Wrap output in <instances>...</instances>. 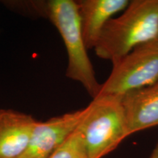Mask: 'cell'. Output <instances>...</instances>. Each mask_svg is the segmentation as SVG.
Listing matches in <instances>:
<instances>
[{
	"instance_id": "obj_5",
	"label": "cell",
	"mask_w": 158,
	"mask_h": 158,
	"mask_svg": "<svg viewBox=\"0 0 158 158\" xmlns=\"http://www.w3.org/2000/svg\"><path fill=\"white\" fill-rule=\"evenodd\" d=\"M89 107L37 121L30 142L19 158H49L80 125Z\"/></svg>"
},
{
	"instance_id": "obj_1",
	"label": "cell",
	"mask_w": 158,
	"mask_h": 158,
	"mask_svg": "<svg viewBox=\"0 0 158 158\" xmlns=\"http://www.w3.org/2000/svg\"><path fill=\"white\" fill-rule=\"evenodd\" d=\"M13 10L29 15L47 19L62 37L68 53L66 76L80 83L89 94L98 97L101 84L97 80L83 36L78 7L73 0H37L6 2Z\"/></svg>"
},
{
	"instance_id": "obj_9",
	"label": "cell",
	"mask_w": 158,
	"mask_h": 158,
	"mask_svg": "<svg viewBox=\"0 0 158 158\" xmlns=\"http://www.w3.org/2000/svg\"><path fill=\"white\" fill-rule=\"evenodd\" d=\"M49 158H89L79 126Z\"/></svg>"
},
{
	"instance_id": "obj_4",
	"label": "cell",
	"mask_w": 158,
	"mask_h": 158,
	"mask_svg": "<svg viewBox=\"0 0 158 158\" xmlns=\"http://www.w3.org/2000/svg\"><path fill=\"white\" fill-rule=\"evenodd\" d=\"M98 97H122L158 81V40L140 45L113 63Z\"/></svg>"
},
{
	"instance_id": "obj_6",
	"label": "cell",
	"mask_w": 158,
	"mask_h": 158,
	"mask_svg": "<svg viewBox=\"0 0 158 158\" xmlns=\"http://www.w3.org/2000/svg\"><path fill=\"white\" fill-rule=\"evenodd\" d=\"M37 120L12 109H0V158H19L28 147Z\"/></svg>"
},
{
	"instance_id": "obj_3",
	"label": "cell",
	"mask_w": 158,
	"mask_h": 158,
	"mask_svg": "<svg viewBox=\"0 0 158 158\" xmlns=\"http://www.w3.org/2000/svg\"><path fill=\"white\" fill-rule=\"evenodd\" d=\"M79 128L89 158H102L130 135L121 97L93 99Z\"/></svg>"
},
{
	"instance_id": "obj_11",
	"label": "cell",
	"mask_w": 158,
	"mask_h": 158,
	"mask_svg": "<svg viewBox=\"0 0 158 158\" xmlns=\"http://www.w3.org/2000/svg\"><path fill=\"white\" fill-rule=\"evenodd\" d=\"M157 40H158V37H157Z\"/></svg>"
},
{
	"instance_id": "obj_2",
	"label": "cell",
	"mask_w": 158,
	"mask_h": 158,
	"mask_svg": "<svg viewBox=\"0 0 158 158\" xmlns=\"http://www.w3.org/2000/svg\"><path fill=\"white\" fill-rule=\"evenodd\" d=\"M157 37L158 0H132L122 15L105 26L94 50L113 64Z\"/></svg>"
},
{
	"instance_id": "obj_8",
	"label": "cell",
	"mask_w": 158,
	"mask_h": 158,
	"mask_svg": "<svg viewBox=\"0 0 158 158\" xmlns=\"http://www.w3.org/2000/svg\"><path fill=\"white\" fill-rule=\"evenodd\" d=\"M83 36L88 49L94 48L105 26L112 16L124 11L128 0H80L76 1Z\"/></svg>"
},
{
	"instance_id": "obj_10",
	"label": "cell",
	"mask_w": 158,
	"mask_h": 158,
	"mask_svg": "<svg viewBox=\"0 0 158 158\" xmlns=\"http://www.w3.org/2000/svg\"><path fill=\"white\" fill-rule=\"evenodd\" d=\"M149 158H158V141L156 143L155 148L152 152L151 155L149 157Z\"/></svg>"
},
{
	"instance_id": "obj_7",
	"label": "cell",
	"mask_w": 158,
	"mask_h": 158,
	"mask_svg": "<svg viewBox=\"0 0 158 158\" xmlns=\"http://www.w3.org/2000/svg\"><path fill=\"white\" fill-rule=\"evenodd\" d=\"M130 135L158 125V81L122 97Z\"/></svg>"
}]
</instances>
